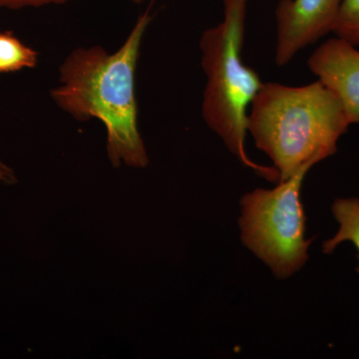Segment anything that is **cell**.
I'll use <instances>...</instances> for the list:
<instances>
[{
    "label": "cell",
    "instance_id": "6da1fadb",
    "mask_svg": "<svg viewBox=\"0 0 359 359\" xmlns=\"http://www.w3.org/2000/svg\"><path fill=\"white\" fill-rule=\"evenodd\" d=\"M152 20L151 9H146L112 53L101 46L74 49L59 68V84L51 90L55 105L77 121L102 123L113 167L143 169L150 162L139 130L136 76L144 36Z\"/></svg>",
    "mask_w": 359,
    "mask_h": 359
},
{
    "label": "cell",
    "instance_id": "7a4b0ae2",
    "mask_svg": "<svg viewBox=\"0 0 359 359\" xmlns=\"http://www.w3.org/2000/svg\"><path fill=\"white\" fill-rule=\"evenodd\" d=\"M349 123L337 97L316 80L302 86L266 82L250 105L248 133L285 181L337 151Z\"/></svg>",
    "mask_w": 359,
    "mask_h": 359
},
{
    "label": "cell",
    "instance_id": "3957f363",
    "mask_svg": "<svg viewBox=\"0 0 359 359\" xmlns=\"http://www.w3.org/2000/svg\"><path fill=\"white\" fill-rule=\"evenodd\" d=\"M249 0H223V20L205 29L200 39L205 76L202 116L241 164L268 180L278 182L273 167L250 160L245 152L248 114L264 82L243 59Z\"/></svg>",
    "mask_w": 359,
    "mask_h": 359
},
{
    "label": "cell",
    "instance_id": "277c9868",
    "mask_svg": "<svg viewBox=\"0 0 359 359\" xmlns=\"http://www.w3.org/2000/svg\"><path fill=\"white\" fill-rule=\"evenodd\" d=\"M311 168L278 182L273 189H256L241 200L243 244L278 278H287L309 259L313 240H306V212L302 204V183Z\"/></svg>",
    "mask_w": 359,
    "mask_h": 359
},
{
    "label": "cell",
    "instance_id": "5b68a950",
    "mask_svg": "<svg viewBox=\"0 0 359 359\" xmlns=\"http://www.w3.org/2000/svg\"><path fill=\"white\" fill-rule=\"evenodd\" d=\"M341 0H280L276 7V65H289L309 45L332 32Z\"/></svg>",
    "mask_w": 359,
    "mask_h": 359
},
{
    "label": "cell",
    "instance_id": "8992f818",
    "mask_svg": "<svg viewBox=\"0 0 359 359\" xmlns=\"http://www.w3.org/2000/svg\"><path fill=\"white\" fill-rule=\"evenodd\" d=\"M309 69L339 99L347 119L359 124V50L334 37L320 44L308 60Z\"/></svg>",
    "mask_w": 359,
    "mask_h": 359
},
{
    "label": "cell",
    "instance_id": "52a82bcc",
    "mask_svg": "<svg viewBox=\"0 0 359 359\" xmlns=\"http://www.w3.org/2000/svg\"><path fill=\"white\" fill-rule=\"evenodd\" d=\"M332 214L339 223V231L330 240L323 243V252L332 254L341 243H353L359 259V199H339L332 205ZM359 273V266L356 269Z\"/></svg>",
    "mask_w": 359,
    "mask_h": 359
},
{
    "label": "cell",
    "instance_id": "ba28073f",
    "mask_svg": "<svg viewBox=\"0 0 359 359\" xmlns=\"http://www.w3.org/2000/svg\"><path fill=\"white\" fill-rule=\"evenodd\" d=\"M39 63V53L11 32H0V74L32 69Z\"/></svg>",
    "mask_w": 359,
    "mask_h": 359
},
{
    "label": "cell",
    "instance_id": "9c48e42d",
    "mask_svg": "<svg viewBox=\"0 0 359 359\" xmlns=\"http://www.w3.org/2000/svg\"><path fill=\"white\" fill-rule=\"evenodd\" d=\"M332 33L353 46H359V0H341Z\"/></svg>",
    "mask_w": 359,
    "mask_h": 359
},
{
    "label": "cell",
    "instance_id": "30bf717a",
    "mask_svg": "<svg viewBox=\"0 0 359 359\" xmlns=\"http://www.w3.org/2000/svg\"><path fill=\"white\" fill-rule=\"evenodd\" d=\"M69 0H0V9L20 11L25 8H40L50 6H62Z\"/></svg>",
    "mask_w": 359,
    "mask_h": 359
},
{
    "label": "cell",
    "instance_id": "8fae6325",
    "mask_svg": "<svg viewBox=\"0 0 359 359\" xmlns=\"http://www.w3.org/2000/svg\"><path fill=\"white\" fill-rule=\"evenodd\" d=\"M18 182L15 170L0 158V185L13 186Z\"/></svg>",
    "mask_w": 359,
    "mask_h": 359
},
{
    "label": "cell",
    "instance_id": "7c38bea8",
    "mask_svg": "<svg viewBox=\"0 0 359 359\" xmlns=\"http://www.w3.org/2000/svg\"><path fill=\"white\" fill-rule=\"evenodd\" d=\"M129 1H131L132 4H143V2H145L146 0H129Z\"/></svg>",
    "mask_w": 359,
    "mask_h": 359
}]
</instances>
